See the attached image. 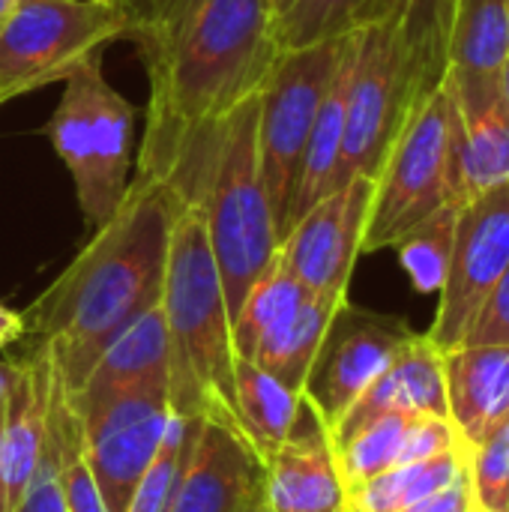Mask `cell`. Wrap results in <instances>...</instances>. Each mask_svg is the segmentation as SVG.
I'll return each mask as SVG.
<instances>
[{"instance_id":"1","label":"cell","mask_w":509,"mask_h":512,"mask_svg":"<svg viewBox=\"0 0 509 512\" xmlns=\"http://www.w3.org/2000/svg\"><path fill=\"white\" fill-rule=\"evenodd\" d=\"M147 81L138 177L174 183L201 135L255 96L282 51L267 0H129Z\"/></svg>"},{"instance_id":"2","label":"cell","mask_w":509,"mask_h":512,"mask_svg":"<svg viewBox=\"0 0 509 512\" xmlns=\"http://www.w3.org/2000/svg\"><path fill=\"white\" fill-rule=\"evenodd\" d=\"M180 201L171 183L135 174L117 213L24 312V327L51 351L66 396L81 390L132 321L159 306Z\"/></svg>"},{"instance_id":"3","label":"cell","mask_w":509,"mask_h":512,"mask_svg":"<svg viewBox=\"0 0 509 512\" xmlns=\"http://www.w3.org/2000/svg\"><path fill=\"white\" fill-rule=\"evenodd\" d=\"M159 312L168 330V396L174 414L186 420H216L237 426V351L231 312L210 249L204 213L189 198L180 201L171 225Z\"/></svg>"},{"instance_id":"4","label":"cell","mask_w":509,"mask_h":512,"mask_svg":"<svg viewBox=\"0 0 509 512\" xmlns=\"http://www.w3.org/2000/svg\"><path fill=\"white\" fill-rule=\"evenodd\" d=\"M255 123L258 93L243 99L201 135L171 183L204 213L231 324L282 246L261 177Z\"/></svg>"},{"instance_id":"5","label":"cell","mask_w":509,"mask_h":512,"mask_svg":"<svg viewBox=\"0 0 509 512\" xmlns=\"http://www.w3.org/2000/svg\"><path fill=\"white\" fill-rule=\"evenodd\" d=\"M135 105L105 78L99 54L87 57L66 81L48 120V138L63 159L84 222L105 225L129 186Z\"/></svg>"},{"instance_id":"6","label":"cell","mask_w":509,"mask_h":512,"mask_svg":"<svg viewBox=\"0 0 509 512\" xmlns=\"http://www.w3.org/2000/svg\"><path fill=\"white\" fill-rule=\"evenodd\" d=\"M129 33V9L108 0H18L0 27V105L66 81L102 45Z\"/></svg>"},{"instance_id":"7","label":"cell","mask_w":509,"mask_h":512,"mask_svg":"<svg viewBox=\"0 0 509 512\" xmlns=\"http://www.w3.org/2000/svg\"><path fill=\"white\" fill-rule=\"evenodd\" d=\"M345 39L348 33L306 48L279 51L258 90V162L279 240H285L288 231V210L294 201L306 141L321 99L333 81Z\"/></svg>"},{"instance_id":"8","label":"cell","mask_w":509,"mask_h":512,"mask_svg":"<svg viewBox=\"0 0 509 512\" xmlns=\"http://www.w3.org/2000/svg\"><path fill=\"white\" fill-rule=\"evenodd\" d=\"M432 93L420 84L408 48L393 24L357 30L354 66L345 102V141L336 165V186L381 171L408 114Z\"/></svg>"},{"instance_id":"9","label":"cell","mask_w":509,"mask_h":512,"mask_svg":"<svg viewBox=\"0 0 509 512\" xmlns=\"http://www.w3.org/2000/svg\"><path fill=\"white\" fill-rule=\"evenodd\" d=\"M450 204V93L441 84L399 129L375 174L363 255L393 249L411 228Z\"/></svg>"},{"instance_id":"10","label":"cell","mask_w":509,"mask_h":512,"mask_svg":"<svg viewBox=\"0 0 509 512\" xmlns=\"http://www.w3.org/2000/svg\"><path fill=\"white\" fill-rule=\"evenodd\" d=\"M87 468L108 512H123L162 447L174 408L168 384H141L75 411Z\"/></svg>"},{"instance_id":"11","label":"cell","mask_w":509,"mask_h":512,"mask_svg":"<svg viewBox=\"0 0 509 512\" xmlns=\"http://www.w3.org/2000/svg\"><path fill=\"white\" fill-rule=\"evenodd\" d=\"M417 333L393 315L360 309L345 300L315 354L303 384L306 408L333 432L351 405L372 387V381L393 363V357Z\"/></svg>"},{"instance_id":"12","label":"cell","mask_w":509,"mask_h":512,"mask_svg":"<svg viewBox=\"0 0 509 512\" xmlns=\"http://www.w3.org/2000/svg\"><path fill=\"white\" fill-rule=\"evenodd\" d=\"M509 267V180L459 210L447 282L426 333L441 351L459 348L480 306Z\"/></svg>"},{"instance_id":"13","label":"cell","mask_w":509,"mask_h":512,"mask_svg":"<svg viewBox=\"0 0 509 512\" xmlns=\"http://www.w3.org/2000/svg\"><path fill=\"white\" fill-rule=\"evenodd\" d=\"M372 195L375 180L354 177L291 225L279 255L306 291L348 297L354 264L363 255Z\"/></svg>"},{"instance_id":"14","label":"cell","mask_w":509,"mask_h":512,"mask_svg":"<svg viewBox=\"0 0 509 512\" xmlns=\"http://www.w3.org/2000/svg\"><path fill=\"white\" fill-rule=\"evenodd\" d=\"M450 93V204L509 180V114L498 78H444Z\"/></svg>"},{"instance_id":"15","label":"cell","mask_w":509,"mask_h":512,"mask_svg":"<svg viewBox=\"0 0 509 512\" xmlns=\"http://www.w3.org/2000/svg\"><path fill=\"white\" fill-rule=\"evenodd\" d=\"M57 369L39 342L30 357L12 360L0 402V512H12L27 492L51 435Z\"/></svg>"},{"instance_id":"16","label":"cell","mask_w":509,"mask_h":512,"mask_svg":"<svg viewBox=\"0 0 509 512\" xmlns=\"http://www.w3.org/2000/svg\"><path fill=\"white\" fill-rule=\"evenodd\" d=\"M264 492V459L237 426L201 420L168 512H246Z\"/></svg>"},{"instance_id":"17","label":"cell","mask_w":509,"mask_h":512,"mask_svg":"<svg viewBox=\"0 0 509 512\" xmlns=\"http://www.w3.org/2000/svg\"><path fill=\"white\" fill-rule=\"evenodd\" d=\"M264 504L270 512H345V483L327 426L306 408L264 459Z\"/></svg>"},{"instance_id":"18","label":"cell","mask_w":509,"mask_h":512,"mask_svg":"<svg viewBox=\"0 0 509 512\" xmlns=\"http://www.w3.org/2000/svg\"><path fill=\"white\" fill-rule=\"evenodd\" d=\"M384 414L447 417V378L444 351L429 336H414L393 363L372 381V387L351 405V411L330 432L333 444L345 441L360 426Z\"/></svg>"},{"instance_id":"19","label":"cell","mask_w":509,"mask_h":512,"mask_svg":"<svg viewBox=\"0 0 509 512\" xmlns=\"http://www.w3.org/2000/svg\"><path fill=\"white\" fill-rule=\"evenodd\" d=\"M447 414L471 453L509 420V345H459L444 351Z\"/></svg>"},{"instance_id":"20","label":"cell","mask_w":509,"mask_h":512,"mask_svg":"<svg viewBox=\"0 0 509 512\" xmlns=\"http://www.w3.org/2000/svg\"><path fill=\"white\" fill-rule=\"evenodd\" d=\"M171 381V351L168 330L159 306L132 321L96 360L93 372L78 393L66 396L72 411L90 408L102 399L126 393L141 384H168Z\"/></svg>"},{"instance_id":"21","label":"cell","mask_w":509,"mask_h":512,"mask_svg":"<svg viewBox=\"0 0 509 512\" xmlns=\"http://www.w3.org/2000/svg\"><path fill=\"white\" fill-rule=\"evenodd\" d=\"M354 42H357V30L348 33L342 57L336 63V72H333V81H330V87L321 99V108L315 114V123H312V132L306 141V153L300 162L294 201L288 210V231L303 213H309L336 186V165H339L342 141H345V102H348L351 66H354Z\"/></svg>"},{"instance_id":"22","label":"cell","mask_w":509,"mask_h":512,"mask_svg":"<svg viewBox=\"0 0 509 512\" xmlns=\"http://www.w3.org/2000/svg\"><path fill=\"white\" fill-rule=\"evenodd\" d=\"M456 0H366L357 30L369 24H393L408 48L420 84L435 93L447 75V36Z\"/></svg>"},{"instance_id":"23","label":"cell","mask_w":509,"mask_h":512,"mask_svg":"<svg viewBox=\"0 0 509 512\" xmlns=\"http://www.w3.org/2000/svg\"><path fill=\"white\" fill-rule=\"evenodd\" d=\"M348 297H333V294H306V300L279 324L273 327L255 348L252 360L258 369L270 372L279 378L285 387L297 390L303 396L306 375L315 363V354L324 342V333L336 315V309Z\"/></svg>"},{"instance_id":"24","label":"cell","mask_w":509,"mask_h":512,"mask_svg":"<svg viewBox=\"0 0 509 512\" xmlns=\"http://www.w3.org/2000/svg\"><path fill=\"white\" fill-rule=\"evenodd\" d=\"M509 57V0H456L444 78H498Z\"/></svg>"},{"instance_id":"25","label":"cell","mask_w":509,"mask_h":512,"mask_svg":"<svg viewBox=\"0 0 509 512\" xmlns=\"http://www.w3.org/2000/svg\"><path fill=\"white\" fill-rule=\"evenodd\" d=\"M234 414L246 441L261 459H267L279 444L288 441L300 414L303 396L285 387L270 372L258 369L249 360H237L234 372Z\"/></svg>"},{"instance_id":"26","label":"cell","mask_w":509,"mask_h":512,"mask_svg":"<svg viewBox=\"0 0 509 512\" xmlns=\"http://www.w3.org/2000/svg\"><path fill=\"white\" fill-rule=\"evenodd\" d=\"M468 468L465 450H450L435 459L396 465L372 480L345 489V512H405L423 498L450 486Z\"/></svg>"},{"instance_id":"27","label":"cell","mask_w":509,"mask_h":512,"mask_svg":"<svg viewBox=\"0 0 509 512\" xmlns=\"http://www.w3.org/2000/svg\"><path fill=\"white\" fill-rule=\"evenodd\" d=\"M303 282L291 273V267L282 261V255L273 258V264L261 273V279L246 294L231 330H234V351L237 360H252L258 342L279 327L303 300H306Z\"/></svg>"},{"instance_id":"28","label":"cell","mask_w":509,"mask_h":512,"mask_svg":"<svg viewBox=\"0 0 509 512\" xmlns=\"http://www.w3.org/2000/svg\"><path fill=\"white\" fill-rule=\"evenodd\" d=\"M456 204L441 207L429 219H423L417 228H411L393 249L399 252V264L408 273L417 294H438L447 282L450 258H453V240H456V222H459Z\"/></svg>"},{"instance_id":"29","label":"cell","mask_w":509,"mask_h":512,"mask_svg":"<svg viewBox=\"0 0 509 512\" xmlns=\"http://www.w3.org/2000/svg\"><path fill=\"white\" fill-rule=\"evenodd\" d=\"M411 420L414 414H384L351 432L345 441L333 444L345 489L372 480L402 462V447Z\"/></svg>"},{"instance_id":"30","label":"cell","mask_w":509,"mask_h":512,"mask_svg":"<svg viewBox=\"0 0 509 512\" xmlns=\"http://www.w3.org/2000/svg\"><path fill=\"white\" fill-rule=\"evenodd\" d=\"M198 426L201 420H186L180 414L171 417V426L162 438V447L159 453L153 456V462L147 465L144 477L138 480L129 504L123 512H168L171 510V501H174V492H177V483H180V474L186 468V459H189V450L195 444V435H198Z\"/></svg>"},{"instance_id":"31","label":"cell","mask_w":509,"mask_h":512,"mask_svg":"<svg viewBox=\"0 0 509 512\" xmlns=\"http://www.w3.org/2000/svg\"><path fill=\"white\" fill-rule=\"evenodd\" d=\"M366 0H294L276 21L279 48H306L357 30V15Z\"/></svg>"},{"instance_id":"32","label":"cell","mask_w":509,"mask_h":512,"mask_svg":"<svg viewBox=\"0 0 509 512\" xmlns=\"http://www.w3.org/2000/svg\"><path fill=\"white\" fill-rule=\"evenodd\" d=\"M474 512H509V420L468 453Z\"/></svg>"},{"instance_id":"33","label":"cell","mask_w":509,"mask_h":512,"mask_svg":"<svg viewBox=\"0 0 509 512\" xmlns=\"http://www.w3.org/2000/svg\"><path fill=\"white\" fill-rule=\"evenodd\" d=\"M12 512H66V495H63L60 453H57L54 426H51V435H48V447H45V453L39 459V468H36L27 492L21 495V501L15 504Z\"/></svg>"},{"instance_id":"34","label":"cell","mask_w":509,"mask_h":512,"mask_svg":"<svg viewBox=\"0 0 509 512\" xmlns=\"http://www.w3.org/2000/svg\"><path fill=\"white\" fill-rule=\"evenodd\" d=\"M462 345H509V267L480 306Z\"/></svg>"},{"instance_id":"35","label":"cell","mask_w":509,"mask_h":512,"mask_svg":"<svg viewBox=\"0 0 509 512\" xmlns=\"http://www.w3.org/2000/svg\"><path fill=\"white\" fill-rule=\"evenodd\" d=\"M405 512H474V501H471V483H468V468L441 492L423 498L420 504H414Z\"/></svg>"},{"instance_id":"36","label":"cell","mask_w":509,"mask_h":512,"mask_svg":"<svg viewBox=\"0 0 509 512\" xmlns=\"http://www.w3.org/2000/svg\"><path fill=\"white\" fill-rule=\"evenodd\" d=\"M24 333H27L24 315H21V312H12L9 306L0 303V354H3V348H9L12 342H18Z\"/></svg>"},{"instance_id":"37","label":"cell","mask_w":509,"mask_h":512,"mask_svg":"<svg viewBox=\"0 0 509 512\" xmlns=\"http://www.w3.org/2000/svg\"><path fill=\"white\" fill-rule=\"evenodd\" d=\"M498 93H501V102H504V108H507L509 114V57L504 60L501 72H498Z\"/></svg>"},{"instance_id":"38","label":"cell","mask_w":509,"mask_h":512,"mask_svg":"<svg viewBox=\"0 0 509 512\" xmlns=\"http://www.w3.org/2000/svg\"><path fill=\"white\" fill-rule=\"evenodd\" d=\"M267 3H270L273 15H276V21H279V18L291 9V3H294V0H267Z\"/></svg>"},{"instance_id":"39","label":"cell","mask_w":509,"mask_h":512,"mask_svg":"<svg viewBox=\"0 0 509 512\" xmlns=\"http://www.w3.org/2000/svg\"><path fill=\"white\" fill-rule=\"evenodd\" d=\"M15 3H18V0H0V27H3V24H6V18L12 15Z\"/></svg>"},{"instance_id":"40","label":"cell","mask_w":509,"mask_h":512,"mask_svg":"<svg viewBox=\"0 0 509 512\" xmlns=\"http://www.w3.org/2000/svg\"><path fill=\"white\" fill-rule=\"evenodd\" d=\"M246 512H270L267 510V504H264V492H261V495H258V498H255L249 507H246Z\"/></svg>"},{"instance_id":"41","label":"cell","mask_w":509,"mask_h":512,"mask_svg":"<svg viewBox=\"0 0 509 512\" xmlns=\"http://www.w3.org/2000/svg\"><path fill=\"white\" fill-rule=\"evenodd\" d=\"M6 369H9V360L0 357V402H3V390H6Z\"/></svg>"},{"instance_id":"42","label":"cell","mask_w":509,"mask_h":512,"mask_svg":"<svg viewBox=\"0 0 509 512\" xmlns=\"http://www.w3.org/2000/svg\"><path fill=\"white\" fill-rule=\"evenodd\" d=\"M108 3H117V6H123V9H126V3H129V0H108Z\"/></svg>"}]
</instances>
